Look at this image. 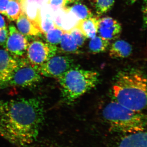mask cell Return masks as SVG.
I'll return each instance as SVG.
<instances>
[{
  "label": "cell",
  "instance_id": "obj_20",
  "mask_svg": "<svg viewBox=\"0 0 147 147\" xmlns=\"http://www.w3.org/2000/svg\"><path fill=\"white\" fill-rule=\"evenodd\" d=\"M64 31V30L55 26L45 34L46 42L55 45L59 44Z\"/></svg>",
  "mask_w": 147,
  "mask_h": 147
},
{
  "label": "cell",
  "instance_id": "obj_19",
  "mask_svg": "<svg viewBox=\"0 0 147 147\" xmlns=\"http://www.w3.org/2000/svg\"><path fill=\"white\" fill-rule=\"evenodd\" d=\"M22 12L19 0H10L7 7L5 16L9 21H15L18 19Z\"/></svg>",
  "mask_w": 147,
  "mask_h": 147
},
{
  "label": "cell",
  "instance_id": "obj_30",
  "mask_svg": "<svg viewBox=\"0 0 147 147\" xmlns=\"http://www.w3.org/2000/svg\"><path fill=\"white\" fill-rule=\"evenodd\" d=\"M129 1H130V3H131L133 4L135 2L137 1V0H129Z\"/></svg>",
  "mask_w": 147,
  "mask_h": 147
},
{
  "label": "cell",
  "instance_id": "obj_13",
  "mask_svg": "<svg viewBox=\"0 0 147 147\" xmlns=\"http://www.w3.org/2000/svg\"><path fill=\"white\" fill-rule=\"evenodd\" d=\"M99 19L97 16H93L80 20L75 27L81 31L86 38L92 39L97 34Z\"/></svg>",
  "mask_w": 147,
  "mask_h": 147
},
{
  "label": "cell",
  "instance_id": "obj_21",
  "mask_svg": "<svg viewBox=\"0 0 147 147\" xmlns=\"http://www.w3.org/2000/svg\"><path fill=\"white\" fill-rule=\"evenodd\" d=\"M115 0H96L95 3L96 11L101 15L108 12L115 4Z\"/></svg>",
  "mask_w": 147,
  "mask_h": 147
},
{
  "label": "cell",
  "instance_id": "obj_12",
  "mask_svg": "<svg viewBox=\"0 0 147 147\" xmlns=\"http://www.w3.org/2000/svg\"><path fill=\"white\" fill-rule=\"evenodd\" d=\"M16 21L18 30L26 37L28 41L35 38L42 36L41 32L35 26L23 11Z\"/></svg>",
  "mask_w": 147,
  "mask_h": 147
},
{
  "label": "cell",
  "instance_id": "obj_8",
  "mask_svg": "<svg viewBox=\"0 0 147 147\" xmlns=\"http://www.w3.org/2000/svg\"><path fill=\"white\" fill-rule=\"evenodd\" d=\"M9 35L5 49L11 55L16 58L22 57L26 53L28 40L13 24L9 26Z\"/></svg>",
  "mask_w": 147,
  "mask_h": 147
},
{
  "label": "cell",
  "instance_id": "obj_9",
  "mask_svg": "<svg viewBox=\"0 0 147 147\" xmlns=\"http://www.w3.org/2000/svg\"><path fill=\"white\" fill-rule=\"evenodd\" d=\"M19 62V58L13 57L6 50L0 49V90L18 67Z\"/></svg>",
  "mask_w": 147,
  "mask_h": 147
},
{
  "label": "cell",
  "instance_id": "obj_18",
  "mask_svg": "<svg viewBox=\"0 0 147 147\" xmlns=\"http://www.w3.org/2000/svg\"><path fill=\"white\" fill-rule=\"evenodd\" d=\"M68 12L75 15L79 20L93 16L91 11L86 6L78 2L75 3L71 7L67 8V12Z\"/></svg>",
  "mask_w": 147,
  "mask_h": 147
},
{
  "label": "cell",
  "instance_id": "obj_26",
  "mask_svg": "<svg viewBox=\"0 0 147 147\" xmlns=\"http://www.w3.org/2000/svg\"><path fill=\"white\" fill-rule=\"evenodd\" d=\"M10 0H0V13L6 16L7 7Z\"/></svg>",
  "mask_w": 147,
  "mask_h": 147
},
{
  "label": "cell",
  "instance_id": "obj_27",
  "mask_svg": "<svg viewBox=\"0 0 147 147\" xmlns=\"http://www.w3.org/2000/svg\"><path fill=\"white\" fill-rule=\"evenodd\" d=\"M7 26L5 18L0 14V29L7 28Z\"/></svg>",
  "mask_w": 147,
  "mask_h": 147
},
{
  "label": "cell",
  "instance_id": "obj_10",
  "mask_svg": "<svg viewBox=\"0 0 147 147\" xmlns=\"http://www.w3.org/2000/svg\"><path fill=\"white\" fill-rule=\"evenodd\" d=\"M122 30L121 24L112 17L99 19L98 32L99 36L110 41L118 38Z\"/></svg>",
  "mask_w": 147,
  "mask_h": 147
},
{
  "label": "cell",
  "instance_id": "obj_7",
  "mask_svg": "<svg viewBox=\"0 0 147 147\" xmlns=\"http://www.w3.org/2000/svg\"><path fill=\"white\" fill-rule=\"evenodd\" d=\"M74 65V60L70 57L55 55L45 63L35 67L41 75L58 79Z\"/></svg>",
  "mask_w": 147,
  "mask_h": 147
},
{
  "label": "cell",
  "instance_id": "obj_3",
  "mask_svg": "<svg viewBox=\"0 0 147 147\" xmlns=\"http://www.w3.org/2000/svg\"><path fill=\"white\" fill-rule=\"evenodd\" d=\"M102 116L110 130L129 134L144 131L146 117L142 112L127 108L115 100L108 103L102 110Z\"/></svg>",
  "mask_w": 147,
  "mask_h": 147
},
{
  "label": "cell",
  "instance_id": "obj_2",
  "mask_svg": "<svg viewBox=\"0 0 147 147\" xmlns=\"http://www.w3.org/2000/svg\"><path fill=\"white\" fill-rule=\"evenodd\" d=\"M114 100L121 105L142 112L147 105V79L137 69L118 72L112 87Z\"/></svg>",
  "mask_w": 147,
  "mask_h": 147
},
{
  "label": "cell",
  "instance_id": "obj_28",
  "mask_svg": "<svg viewBox=\"0 0 147 147\" xmlns=\"http://www.w3.org/2000/svg\"><path fill=\"white\" fill-rule=\"evenodd\" d=\"M42 147H65L63 146H62L59 145L58 144H48L46 145V146H44Z\"/></svg>",
  "mask_w": 147,
  "mask_h": 147
},
{
  "label": "cell",
  "instance_id": "obj_29",
  "mask_svg": "<svg viewBox=\"0 0 147 147\" xmlns=\"http://www.w3.org/2000/svg\"><path fill=\"white\" fill-rule=\"evenodd\" d=\"M65 1H66V7L67 5L68 4L78 2L79 0H65Z\"/></svg>",
  "mask_w": 147,
  "mask_h": 147
},
{
  "label": "cell",
  "instance_id": "obj_23",
  "mask_svg": "<svg viewBox=\"0 0 147 147\" xmlns=\"http://www.w3.org/2000/svg\"><path fill=\"white\" fill-rule=\"evenodd\" d=\"M49 4L54 12L60 9H63L64 11L65 10V0H50Z\"/></svg>",
  "mask_w": 147,
  "mask_h": 147
},
{
  "label": "cell",
  "instance_id": "obj_31",
  "mask_svg": "<svg viewBox=\"0 0 147 147\" xmlns=\"http://www.w3.org/2000/svg\"><path fill=\"white\" fill-rule=\"evenodd\" d=\"M89 1L91 2V3L92 4H95L96 1V0H89Z\"/></svg>",
  "mask_w": 147,
  "mask_h": 147
},
{
  "label": "cell",
  "instance_id": "obj_17",
  "mask_svg": "<svg viewBox=\"0 0 147 147\" xmlns=\"http://www.w3.org/2000/svg\"><path fill=\"white\" fill-rule=\"evenodd\" d=\"M110 45V41L96 36L90 41L89 49L91 53L98 54L105 52Z\"/></svg>",
  "mask_w": 147,
  "mask_h": 147
},
{
  "label": "cell",
  "instance_id": "obj_16",
  "mask_svg": "<svg viewBox=\"0 0 147 147\" xmlns=\"http://www.w3.org/2000/svg\"><path fill=\"white\" fill-rule=\"evenodd\" d=\"M61 51L66 53H75L79 52V47L71 34L65 30L60 42Z\"/></svg>",
  "mask_w": 147,
  "mask_h": 147
},
{
  "label": "cell",
  "instance_id": "obj_4",
  "mask_svg": "<svg viewBox=\"0 0 147 147\" xmlns=\"http://www.w3.org/2000/svg\"><path fill=\"white\" fill-rule=\"evenodd\" d=\"M99 76L96 71L74 65L58 79L64 100L68 103L75 101L97 86Z\"/></svg>",
  "mask_w": 147,
  "mask_h": 147
},
{
  "label": "cell",
  "instance_id": "obj_15",
  "mask_svg": "<svg viewBox=\"0 0 147 147\" xmlns=\"http://www.w3.org/2000/svg\"><path fill=\"white\" fill-rule=\"evenodd\" d=\"M54 11L49 4L42 5L40 9L41 29L42 34H45L55 28L53 20Z\"/></svg>",
  "mask_w": 147,
  "mask_h": 147
},
{
  "label": "cell",
  "instance_id": "obj_22",
  "mask_svg": "<svg viewBox=\"0 0 147 147\" xmlns=\"http://www.w3.org/2000/svg\"><path fill=\"white\" fill-rule=\"evenodd\" d=\"M67 31L73 38L78 47H82L87 38L81 31L75 26Z\"/></svg>",
  "mask_w": 147,
  "mask_h": 147
},
{
  "label": "cell",
  "instance_id": "obj_1",
  "mask_svg": "<svg viewBox=\"0 0 147 147\" xmlns=\"http://www.w3.org/2000/svg\"><path fill=\"white\" fill-rule=\"evenodd\" d=\"M45 118L40 98L0 100V137L15 146H28L36 141Z\"/></svg>",
  "mask_w": 147,
  "mask_h": 147
},
{
  "label": "cell",
  "instance_id": "obj_11",
  "mask_svg": "<svg viewBox=\"0 0 147 147\" xmlns=\"http://www.w3.org/2000/svg\"><path fill=\"white\" fill-rule=\"evenodd\" d=\"M115 147H147V133L144 131L126 134Z\"/></svg>",
  "mask_w": 147,
  "mask_h": 147
},
{
  "label": "cell",
  "instance_id": "obj_14",
  "mask_svg": "<svg viewBox=\"0 0 147 147\" xmlns=\"http://www.w3.org/2000/svg\"><path fill=\"white\" fill-rule=\"evenodd\" d=\"M131 45L125 40H117L111 45L109 55L113 59H123L129 57L132 53Z\"/></svg>",
  "mask_w": 147,
  "mask_h": 147
},
{
  "label": "cell",
  "instance_id": "obj_24",
  "mask_svg": "<svg viewBox=\"0 0 147 147\" xmlns=\"http://www.w3.org/2000/svg\"><path fill=\"white\" fill-rule=\"evenodd\" d=\"M9 30L7 28L0 29V45L5 48L8 38Z\"/></svg>",
  "mask_w": 147,
  "mask_h": 147
},
{
  "label": "cell",
  "instance_id": "obj_5",
  "mask_svg": "<svg viewBox=\"0 0 147 147\" xmlns=\"http://www.w3.org/2000/svg\"><path fill=\"white\" fill-rule=\"evenodd\" d=\"M41 74L25 59H20L19 65L11 77L3 85L1 89L11 87L31 88L42 82Z\"/></svg>",
  "mask_w": 147,
  "mask_h": 147
},
{
  "label": "cell",
  "instance_id": "obj_25",
  "mask_svg": "<svg viewBox=\"0 0 147 147\" xmlns=\"http://www.w3.org/2000/svg\"><path fill=\"white\" fill-rule=\"evenodd\" d=\"M21 6L28 3H34L42 7L46 4H49L50 0H19Z\"/></svg>",
  "mask_w": 147,
  "mask_h": 147
},
{
  "label": "cell",
  "instance_id": "obj_6",
  "mask_svg": "<svg viewBox=\"0 0 147 147\" xmlns=\"http://www.w3.org/2000/svg\"><path fill=\"white\" fill-rule=\"evenodd\" d=\"M36 38L29 41L26 54L28 61L34 67L45 63L56 55L58 51L56 45L43 42Z\"/></svg>",
  "mask_w": 147,
  "mask_h": 147
}]
</instances>
